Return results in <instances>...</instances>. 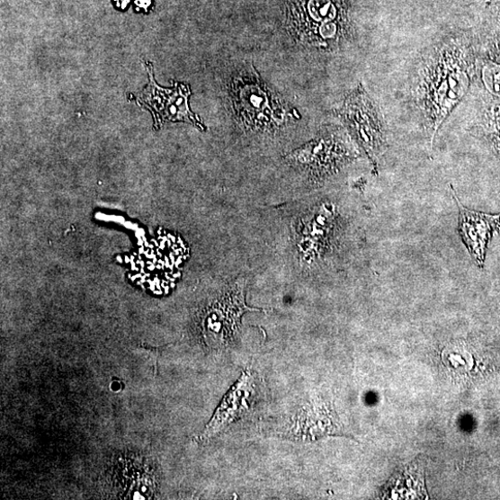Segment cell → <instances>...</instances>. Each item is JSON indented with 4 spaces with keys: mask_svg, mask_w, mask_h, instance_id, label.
<instances>
[{
    "mask_svg": "<svg viewBox=\"0 0 500 500\" xmlns=\"http://www.w3.org/2000/svg\"><path fill=\"white\" fill-rule=\"evenodd\" d=\"M230 97L236 116L250 129H272L286 118L285 105L255 70L241 73L232 80Z\"/></svg>",
    "mask_w": 500,
    "mask_h": 500,
    "instance_id": "6da1fadb",
    "label": "cell"
},
{
    "mask_svg": "<svg viewBox=\"0 0 500 500\" xmlns=\"http://www.w3.org/2000/svg\"><path fill=\"white\" fill-rule=\"evenodd\" d=\"M148 73L150 83L141 94L139 102L151 110L156 122L161 127L168 121H183L204 129L201 121L191 111V88L179 83H175L172 88H162L155 83L150 70Z\"/></svg>",
    "mask_w": 500,
    "mask_h": 500,
    "instance_id": "7a4b0ae2",
    "label": "cell"
},
{
    "mask_svg": "<svg viewBox=\"0 0 500 500\" xmlns=\"http://www.w3.org/2000/svg\"><path fill=\"white\" fill-rule=\"evenodd\" d=\"M209 329L218 346H228L234 342L245 312L256 310L245 302V283L240 280L228 287L210 308Z\"/></svg>",
    "mask_w": 500,
    "mask_h": 500,
    "instance_id": "3957f363",
    "label": "cell"
},
{
    "mask_svg": "<svg viewBox=\"0 0 500 500\" xmlns=\"http://www.w3.org/2000/svg\"><path fill=\"white\" fill-rule=\"evenodd\" d=\"M255 395V382L252 372L243 371L240 379L224 397L214 416L200 436L201 441H207L220 433L230 424L239 419L249 410L250 402Z\"/></svg>",
    "mask_w": 500,
    "mask_h": 500,
    "instance_id": "277c9868",
    "label": "cell"
},
{
    "mask_svg": "<svg viewBox=\"0 0 500 500\" xmlns=\"http://www.w3.org/2000/svg\"><path fill=\"white\" fill-rule=\"evenodd\" d=\"M459 209V233L475 262L484 266L487 246L497 228V217L464 208L455 197Z\"/></svg>",
    "mask_w": 500,
    "mask_h": 500,
    "instance_id": "5b68a950",
    "label": "cell"
},
{
    "mask_svg": "<svg viewBox=\"0 0 500 500\" xmlns=\"http://www.w3.org/2000/svg\"><path fill=\"white\" fill-rule=\"evenodd\" d=\"M298 161L302 160L307 170L323 176L333 173L345 160L344 148L332 138H322L308 144L295 154Z\"/></svg>",
    "mask_w": 500,
    "mask_h": 500,
    "instance_id": "8992f818",
    "label": "cell"
},
{
    "mask_svg": "<svg viewBox=\"0 0 500 500\" xmlns=\"http://www.w3.org/2000/svg\"><path fill=\"white\" fill-rule=\"evenodd\" d=\"M308 12L311 19L321 22L320 32L322 27L329 22H333V20L336 16V10L330 0H309L308 4Z\"/></svg>",
    "mask_w": 500,
    "mask_h": 500,
    "instance_id": "52a82bcc",
    "label": "cell"
},
{
    "mask_svg": "<svg viewBox=\"0 0 500 500\" xmlns=\"http://www.w3.org/2000/svg\"><path fill=\"white\" fill-rule=\"evenodd\" d=\"M483 77L487 89L494 95L500 97V67L495 65L487 67Z\"/></svg>",
    "mask_w": 500,
    "mask_h": 500,
    "instance_id": "ba28073f",
    "label": "cell"
},
{
    "mask_svg": "<svg viewBox=\"0 0 500 500\" xmlns=\"http://www.w3.org/2000/svg\"><path fill=\"white\" fill-rule=\"evenodd\" d=\"M151 4V0H136V5L138 9L147 10Z\"/></svg>",
    "mask_w": 500,
    "mask_h": 500,
    "instance_id": "9c48e42d",
    "label": "cell"
},
{
    "mask_svg": "<svg viewBox=\"0 0 500 500\" xmlns=\"http://www.w3.org/2000/svg\"><path fill=\"white\" fill-rule=\"evenodd\" d=\"M114 2L116 3V6L118 8L124 10L128 7L130 0H114Z\"/></svg>",
    "mask_w": 500,
    "mask_h": 500,
    "instance_id": "30bf717a",
    "label": "cell"
},
{
    "mask_svg": "<svg viewBox=\"0 0 500 500\" xmlns=\"http://www.w3.org/2000/svg\"><path fill=\"white\" fill-rule=\"evenodd\" d=\"M496 143H497V145H498V147H499V148H500V129H499V130H498V132H497Z\"/></svg>",
    "mask_w": 500,
    "mask_h": 500,
    "instance_id": "8fae6325",
    "label": "cell"
},
{
    "mask_svg": "<svg viewBox=\"0 0 500 500\" xmlns=\"http://www.w3.org/2000/svg\"><path fill=\"white\" fill-rule=\"evenodd\" d=\"M497 228L500 229V216L497 217Z\"/></svg>",
    "mask_w": 500,
    "mask_h": 500,
    "instance_id": "7c38bea8",
    "label": "cell"
}]
</instances>
